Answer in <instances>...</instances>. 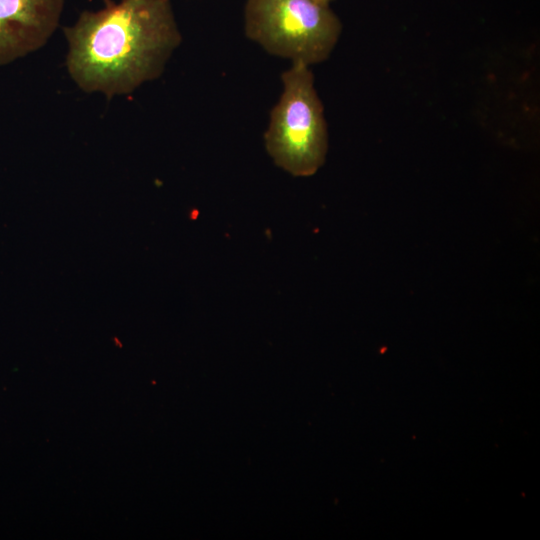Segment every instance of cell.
<instances>
[{"label": "cell", "instance_id": "obj_5", "mask_svg": "<svg viewBox=\"0 0 540 540\" xmlns=\"http://www.w3.org/2000/svg\"><path fill=\"white\" fill-rule=\"evenodd\" d=\"M317 1L318 3H321L323 5H330V3L333 1V0H315Z\"/></svg>", "mask_w": 540, "mask_h": 540}, {"label": "cell", "instance_id": "obj_1", "mask_svg": "<svg viewBox=\"0 0 540 540\" xmlns=\"http://www.w3.org/2000/svg\"><path fill=\"white\" fill-rule=\"evenodd\" d=\"M63 32L70 78L108 99L159 78L182 41L171 0H105Z\"/></svg>", "mask_w": 540, "mask_h": 540}, {"label": "cell", "instance_id": "obj_2", "mask_svg": "<svg viewBox=\"0 0 540 540\" xmlns=\"http://www.w3.org/2000/svg\"><path fill=\"white\" fill-rule=\"evenodd\" d=\"M281 80L282 93L264 133L265 148L278 167L308 177L324 164L328 151L324 106L310 66L291 63Z\"/></svg>", "mask_w": 540, "mask_h": 540}, {"label": "cell", "instance_id": "obj_4", "mask_svg": "<svg viewBox=\"0 0 540 540\" xmlns=\"http://www.w3.org/2000/svg\"><path fill=\"white\" fill-rule=\"evenodd\" d=\"M64 0H0V65L41 49L59 26Z\"/></svg>", "mask_w": 540, "mask_h": 540}, {"label": "cell", "instance_id": "obj_3", "mask_svg": "<svg viewBox=\"0 0 540 540\" xmlns=\"http://www.w3.org/2000/svg\"><path fill=\"white\" fill-rule=\"evenodd\" d=\"M330 5L315 0H246L245 36L268 54L302 63L329 58L342 33Z\"/></svg>", "mask_w": 540, "mask_h": 540}]
</instances>
